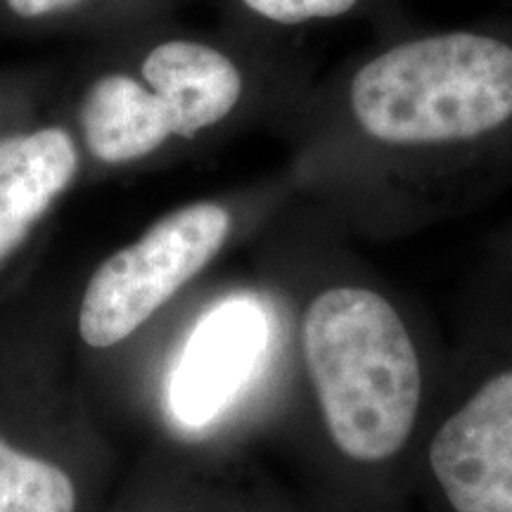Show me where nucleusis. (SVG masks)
I'll use <instances>...</instances> for the list:
<instances>
[{"label":"nucleus","instance_id":"1","mask_svg":"<svg viewBox=\"0 0 512 512\" xmlns=\"http://www.w3.org/2000/svg\"><path fill=\"white\" fill-rule=\"evenodd\" d=\"M299 188L354 240L389 242L512 188V17L396 29L306 110Z\"/></svg>","mask_w":512,"mask_h":512},{"label":"nucleus","instance_id":"2","mask_svg":"<svg viewBox=\"0 0 512 512\" xmlns=\"http://www.w3.org/2000/svg\"><path fill=\"white\" fill-rule=\"evenodd\" d=\"M309 214L271 275L292 316L287 408L323 512H401L415 496L446 342L347 230L313 204Z\"/></svg>","mask_w":512,"mask_h":512},{"label":"nucleus","instance_id":"3","mask_svg":"<svg viewBox=\"0 0 512 512\" xmlns=\"http://www.w3.org/2000/svg\"><path fill=\"white\" fill-rule=\"evenodd\" d=\"M444 342L415 496L427 512H512V259L484 254Z\"/></svg>","mask_w":512,"mask_h":512},{"label":"nucleus","instance_id":"4","mask_svg":"<svg viewBox=\"0 0 512 512\" xmlns=\"http://www.w3.org/2000/svg\"><path fill=\"white\" fill-rule=\"evenodd\" d=\"M292 316L287 297L264 283L219 287L197 304L171 349L159 384L166 425L209 458L287 408Z\"/></svg>","mask_w":512,"mask_h":512},{"label":"nucleus","instance_id":"5","mask_svg":"<svg viewBox=\"0 0 512 512\" xmlns=\"http://www.w3.org/2000/svg\"><path fill=\"white\" fill-rule=\"evenodd\" d=\"M242 211L226 200L183 204L95 268L76 328L88 349L107 351L136 335L230 247Z\"/></svg>","mask_w":512,"mask_h":512},{"label":"nucleus","instance_id":"6","mask_svg":"<svg viewBox=\"0 0 512 512\" xmlns=\"http://www.w3.org/2000/svg\"><path fill=\"white\" fill-rule=\"evenodd\" d=\"M143 79L169 110L176 140L185 143L230 124L252 98V79L238 57L190 38L152 48Z\"/></svg>","mask_w":512,"mask_h":512},{"label":"nucleus","instance_id":"7","mask_svg":"<svg viewBox=\"0 0 512 512\" xmlns=\"http://www.w3.org/2000/svg\"><path fill=\"white\" fill-rule=\"evenodd\" d=\"M76 169L79 152L60 126L0 140V264L27 242Z\"/></svg>","mask_w":512,"mask_h":512},{"label":"nucleus","instance_id":"8","mask_svg":"<svg viewBox=\"0 0 512 512\" xmlns=\"http://www.w3.org/2000/svg\"><path fill=\"white\" fill-rule=\"evenodd\" d=\"M81 128L91 155L105 164L138 162L176 138L162 98L126 74L93 83L81 105Z\"/></svg>","mask_w":512,"mask_h":512},{"label":"nucleus","instance_id":"9","mask_svg":"<svg viewBox=\"0 0 512 512\" xmlns=\"http://www.w3.org/2000/svg\"><path fill=\"white\" fill-rule=\"evenodd\" d=\"M119 512H304L278 496L230 458H204L178 477L169 489L157 491L152 503H138Z\"/></svg>","mask_w":512,"mask_h":512},{"label":"nucleus","instance_id":"10","mask_svg":"<svg viewBox=\"0 0 512 512\" xmlns=\"http://www.w3.org/2000/svg\"><path fill=\"white\" fill-rule=\"evenodd\" d=\"M74 472L0 432V512H83Z\"/></svg>","mask_w":512,"mask_h":512},{"label":"nucleus","instance_id":"11","mask_svg":"<svg viewBox=\"0 0 512 512\" xmlns=\"http://www.w3.org/2000/svg\"><path fill=\"white\" fill-rule=\"evenodd\" d=\"M240 5L275 27H304L344 19H384L399 0H240Z\"/></svg>","mask_w":512,"mask_h":512},{"label":"nucleus","instance_id":"12","mask_svg":"<svg viewBox=\"0 0 512 512\" xmlns=\"http://www.w3.org/2000/svg\"><path fill=\"white\" fill-rule=\"evenodd\" d=\"M81 0H8V5L22 17H41L48 12L67 10L79 5Z\"/></svg>","mask_w":512,"mask_h":512},{"label":"nucleus","instance_id":"13","mask_svg":"<svg viewBox=\"0 0 512 512\" xmlns=\"http://www.w3.org/2000/svg\"><path fill=\"white\" fill-rule=\"evenodd\" d=\"M491 256H501V259H512V216L503 221L494 233L486 240V252Z\"/></svg>","mask_w":512,"mask_h":512},{"label":"nucleus","instance_id":"14","mask_svg":"<svg viewBox=\"0 0 512 512\" xmlns=\"http://www.w3.org/2000/svg\"><path fill=\"white\" fill-rule=\"evenodd\" d=\"M503 3H510L512 5V0H503Z\"/></svg>","mask_w":512,"mask_h":512}]
</instances>
